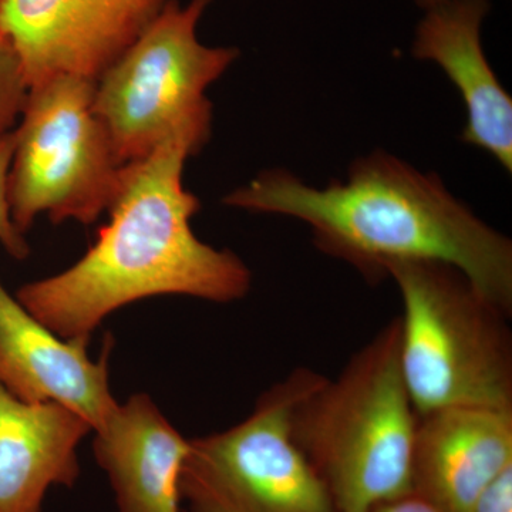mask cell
Here are the masks:
<instances>
[{"mask_svg": "<svg viewBox=\"0 0 512 512\" xmlns=\"http://www.w3.org/2000/svg\"><path fill=\"white\" fill-rule=\"evenodd\" d=\"M208 138L180 130L147 157L124 165L110 222L93 247L66 271L20 286V305L60 338L90 342L107 316L141 299L244 298L252 282L245 262L205 244L191 228L200 200L185 190L184 165Z\"/></svg>", "mask_w": 512, "mask_h": 512, "instance_id": "obj_1", "label": "cell"}, {"mask_svg": "<svg viewBox=\"0 0 512 512\" xmlns=\"http://www.w3.org/2000/svg\"><path fill=\"white\" fill-rule=\"evenodd\" d=\"M224 204L305 222L313 244L367 281L404 262L457 268L512 313V242L458 201L439 175L375 151L350 165L345 180L311 187L285 170L264 171L229 192Z\"/></svg>", "mask_w": 512, "mask_h": 512, "instance_id": "obj_2", "label": "cell"}, {"mask_svg": "<svg viewBox=\"0 0 512 512\" xmlns=\"http://www.w3.org/2000/svg\"><path fill=\"white\" fill-rule=\"evenodd\" d=\"M393 318L350 357L335 380L323 376L292 413V436L325 481L339 512L412 493L417 414L400 369Z\"/></svg>", "mask_w": 512, "mask_h": 512, "instance_id": "obj_3", "label": "cell"}, {"mask_svg": "<svg viewBox=\"0 0 512 512\" xmlns=\"http://www.w3.org/2000/svg\"><path fill=\"white\" fill-rule=\"evenodd\" d=\"M403 302L400 369L417 414L512 410L511 313L443 262L390 266Z\"/></svg>", "mask_w": 512, "mask_h": 512, "instance_id": "obj_4", "label": "cell"}, {"mask_svg": "<svg viewBox=\"0 0 512 512\" xmlns=\"http://www.w3.org/2000/svg\"><path fill=\"white\" fill-rule=\"evenodd\" d=\"M212 0H168L156 19L96 82L93 109L123 165L147 157L180 130L211 134L208 87L238 59L235 47L200 42Z\"/></svg>", "mask_w": 512, "mask_h": 512, "instance_id": "obj_5", "label": "cell"}, {"mask_svg": "<svg viewBox=\"0 0 512 512\" xmlns=\"http://www.w3.org/2000/svg\"><path fill=\"white\" fill-rule=\"evenodd\" d=\"M94 90L76 76L29 89L8 177L10 218L23 235L42 214L93 224L116 198L124 165L94 113Z\"/></svg>", "mask_w": 512, "mask_h": 512, "instance_id": "obj_6", "label": "cell"}, {"mask_svg": "<svg viewBox=\"0 0 512 512\" xmlns=\"http://www.w3.org/2000/svg\"><path fill=\"white\" fill-rule=\"evenodd\" d=\"M323 375L298 367L231 429L190 440L180 478L190 512H339L292 436V413Z\"/></svg>", "mask_w": 512, "mask_h": 512, "instance_id": "obj_7", "label": "cell"}, {"mask_svg": "<svg viewBox=\"0 0 512 512\" xmlns=\"http://www.w3.org/2000/svg\"><path fill=\"white\" fill-rule=\"evenodd\" d=\"M168 0H0V35L29 89L59 76L97 82Z\"/></svg>", "mask_w": 512, "mask_h": 512, "instance_id": "obj_8", "label": "cell"}, {"mask_svg": "<svg viewBox=\"0 0 512 512\" xmlns=\"http://www.w3.org/2000/svg\"><path fill=\"white\" fill-rule=\"evenodd\" d=\"M87 345L46 328L0 282V384L22 402L62 404L96 431L119 406L109 382L113 342L97 362Z\"/></svg>", "mask_w": 512, "mask_h": 512, "instance_id": "obj_9", "label": "cell"}, {"mask_svg": "<svg viewBox=\"0 0 512 512\" xmlns=\"http://www.w3.org/2000/svg\"><path fill=\"white\" fill-rule=\"evenodd\" d=\"M512 466V410L446 407L419 414L412 491L440 512H471Z\"/></svg>", "mask_w": 512, "mask_h": 512, "instance_id": "obj_10", "label": "cell"}, {"mask_svg": "<svg viewBox=\"0 0 512 512\" xmlns=\"http://www.w3.org/2000/svg\"><path fill=\"white\" fill-rule=\"evenodd\" d=\"M490 0H440L424 10L413 56L439 64L466 104L461 140L483 148L512 170V99L498 82L481 43Z\"/></svg>", "mask_w": 512, "mask_h": 512, "instance_id": "obj_11", "label": "cell"}, {"mask_svg": "<svg viewBox=\"0 0 512 512\" xmlns=\"http://www.w3.org/2000/svg\"><path fill=\"white\" fill-rule=\"evenodd\" d=\"M94 433V458L109 477L117 512H181L180 478L190 440L147 394L119 403Z\"/></svg>", "mask_w": 512, "mask_h": 512, "instance_id": "obj_12", "label": "cell"}, {"mask_svg": "<svg viewBox=\"0 0 512 512\" xmlns=\"http://www.w3.org/2000/svg\"><path fill=\"white\" fill-rule=\"evenodd\" d=\"M90 431L62 404L22 402L0 384V512H42L50 488L74 487Z\"/></svg>", "mask_w": 512, "mask_h": 512, "instance_id": "obj_13", "label": "cell"}, {"mask_svg": "<svg viewBox=\"0 0 512 512\" xmlns=\"http://www.w3.org/2000/svg\"><path fill=\"white\" fill-rule=\"evenodd\" d=\"M29 86L13 47L0 35V138L18 126Z\"/></svg>", "mask_w": 512, "mask_h": 512, "instance_id": "obj_14", "label": "cell"}, {"mask_svg": "<svg viewBox=\"0 0 512 512\" xmlns=\"http://www.w3.org/2000/svg\"><path fill=\"white\" fill-rule=\"evenodd\" d=\"M15 151V130L0 138V245L10 256L23 261L30 254L25 235L18 231L10 218L8 177Z\"/></svg>", "mask_w": 512, "mask_h": 512, "instance_id": "obj_15", "label": "cell"}, {"mask_svg": "<svg viewBox=\"0 0 512 512\" xmlns=\"http://www.w3.org/2000/svg\"><path fill=\"white\" fill-rule=\"evenodd\" d=\"M471 512H512V466L485 488Z\"/></svg>", "mask_w": 512, "mask_h": 512, "instance_id": "obj_16", "label": "cell"}, {"mask_svg": "<svg viewBox=\"0 0 512 512\" xmlns=\"http://www.w3.org/2000/svg\"><path fill=\"white\" fill-rule=\"evenodd\" d=\"M367 512H440L429 501L421 498L420 495L412 493L404 494L402 497L393 500L383 501L373 505Z\"/></svg>", "mask_w": 512, "mask_h": 512, "instance_id": "obj_17", "label": "cell"}, {"mask_svg": "<svg viewBox=\"0 0 512 512\" xmlns=\"http://www.w3.org/2000/svg\"><path fill=\"white\" fill-rule=\"evenodd\" d=\"M414 3H416L417 6H420L421 9L427 10L430 9L431 6L436 5V3H439L440 0H413Z\"/></svg>", "mask_w": 512, "mask_h": 512, "instance_id": "obj_18", "label": "cell"}]
</instances>
